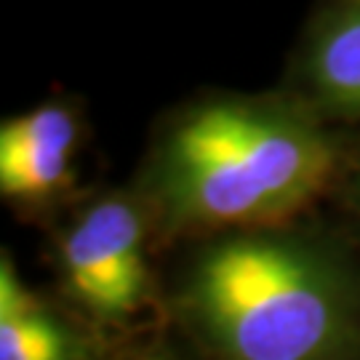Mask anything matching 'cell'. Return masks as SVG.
I'll use <instances>...</instances> for the list:
<instances>
[{"label":"cell","instance_id":"1","mask_svg":"<svg viewBox=\"0 0 360 360\" xmlns=\"http://www.w3.org/2000/svg\"><path fill=\"white\" fill-rule=\"evenodd\" d=\"M358 131L275 89H200L153 120L129 184L158 257L176 245L285 224L328 200Z\"/></svg>","mask_w":360,"mask_h":360},{"label":"cell","instance_id":"2","mask_svg":"<svg viewBox=\"0 0 360 360\" xmlns=\"http://www.w3.org/2000/svg\"><path fill=\"white\" fill-rule=\"evenodd\" d=\"M160 288L195 360H360V248L321 214L176 245Z\"/></svg>","mask_w":360,"mask_h":360},{"label":"cell","instance_id":"3","mask_svg":"<svg viewBox=\"0 0 360 360\" xmlns=\"http://www.w3.org/2000/svg\"><path fill=\"white\" fill-rule=\"evenodd\" d=\"M53 291L110 339L163 323L160 257L142 198L129 181L99 184L51 232Z\"/></svg>","mask_w":360,"mask_h":360},{"label":"cell","instance_id":"4","mask_svg":"<svg viewBox=\"0 0 360 360\" xmlns=\"http://www.w3.org/2000/svg\"><path fill=\"white\" fill-rule=\"evenodd\" d=\"M91 139L89 104L56 91L0 123V200L16 221L51 232L91 187L83 155Z\"/></svg>","mask_w":360,"mask_h":360},{"label":"cell","instance_id":"5","mask_svg":"<svg viewBox=\"0 0 360 360\" xmlns=\"http://www.w3.org/2000/svg\"><path fill=\"white\" fill-rule=\"evenodd\" d=\"M278 89L336 129L360 131V0H326L307 13Z\"/></svg>","mask_w":360,"mask_h":360},{"label":"cell","instance_id":"6","mask_svg":"<svg viewBox=\"0 0 360 360\" xmlns=\"http://www.w3.org/2000/svg\"><path fill=\"white\" fill-rule=\"evenodd\" d=\"M110 339L56 291L27 283L8 245L0 248V360H110Z\"/></svg>","mask_w":360,"mask_h":360},{"label":"cell","instance_id":"7","mask_svg":"<svg viewBox=\"0 0 360 360\" xmlns=\"http://www.w3.org/2000/svg\"><path fill=\"white\" fill-rule=\"evenodd\" d=\"M326 203L334 208L331 221L360 248V131L355 134V142L349 147Z\"/></svg>","mask_w":360,"mask_h":360},{"label":"cell","instance_id":"8","mask_svg":"<svg viewBox=\"0 0 360 360\" xmlns=\"http://www.w3.org/2000/svg\"><path fill=\"white\" fill-rule=\"evenodd\" d=\"M110 360H195L181 342L166 328V323L150 326L139 334L123 339Z\"/></svg>","mask_w":360,"mask_h":360}]
</instances>
